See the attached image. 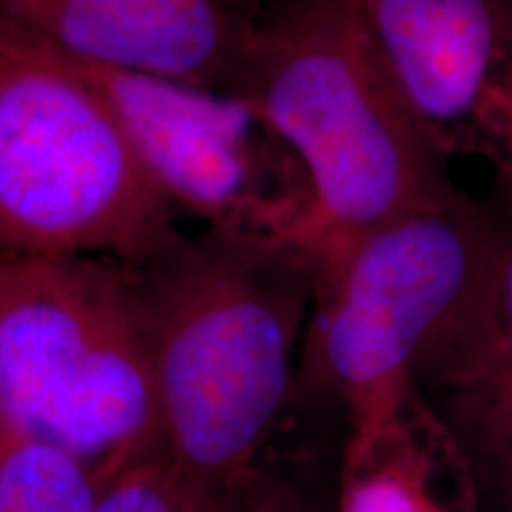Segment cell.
Returning <instances> with one entry per match:
<instances>
[{"mask_svg":"<svg viewBox=\"0 0 512 512\" xmlns=\"http://www.w3.org/2000/svg\"><path fill=\"white\" fill-rule=\"evenodd\" d=\"M124 266L150 347L159 446L221 496L264 458L299 382L311 259L280 242L178 228Z\"/></svg>","mask_w":512,"mask_h":512,"instance_id":"obj_1","label":"cell"},{"mask_svg":"<svg viewBox=\"0 0 512 512\" xmlns=\"http://www.w3.org/2000/svg\"><path fill=\"white\" fill-rule=\"evenodd\" d=\"M240 95L304 166L311 261L458 192L396 86L361 0H259Z\"/></svg>","mask_w":512,"mask_h":512,"instance_id":"obj_2","label":"cell"},{"mask_svg":"<svg viewBox=\"0 0 512 512\" xmlns=\"http://www.w3.org/2000/svg\"><path fill=\"white\" fill-rule=\"evenodd\" d=\"M508 223L463 195L358 233L313 264L299 382L344 408L349 434L399 415L494 297Z\"/></svg>","mask_w":512,"mask_h":512,"instance_id":"obj_3","label":"cell"},{"mask_svg":"<svg viewBox=\"0 0 512 512\" xmlns=\"http://www.w3.org/2000/svg\"><path fill=\"white\" fill-rule=\"evenodd\" d=\"M0 432L110 475L159 446L150 347L124 261L0 252Z\"/></svg>","mask_w":512,"mask_h":512,"instance_id":"obj_4","label":"cell"},{"mask_svg":"<svg viewBox=\"0 0 512 512\" xmlns=\"http://www.w3.org/2000/svg\"><path fill=\"white\" fill-rule=\"evenodd\" d=\"M176 221L93 83L0 19V252L131 261Z\"/></svg>","mask_w":512,"mask_h":512,"instance_id":"obj_5","label":"cell"},{"mask_svg":"<svg viewBox=\"0 0 512 512\" xmlns=\"http://www.w3.org/2000/svg\"><path fill=\"white\" fill-rule=\"evenodd\" d=\"M67 60L110 105L147 176L178 216L304 252L309 178L252 100Z\"/></svg>","mask_w":512,"mask_h":512,"instance_id":"obj_6","label":"cell"},{"mask_svg":"<svg viewBox=\"0 0 512 512\" xmlns=\"http://www.w3.org/2000/svg\"><path fill=\"white\" fill-rule=\"evenodd\" d=\"M384 62L441 159L512 200V12L505 0H361Z\"/></svg>","mask_w":512,"mask_h":512,"instance_id":"obj_7","label":"cell"},{"mask_svg":"<svg viewBox=\"0 0 512 512\" xmlns=\"http://www.w3.org/2000/svg\"><path fill=\"white\" fill-rule=\"evenodd\" d=\"M259 0H0L55 53L240 95Z\"/></svg>","mask_w":512,"mask_h":512,"instance_id":"obj_8","label":"cell"},{"mask_svg":"<svg viewBox=\"0 0 512 512\" xmlns=\"http://www.w3.org/2000/svg\"><path fill=\"white\" fill-rule=\"evenodd\" d=\"M470 458L484 508L512 512V221L496 290L482 318L422 375L418 392Z\"/></svg>","mask_w":512,"mask_h":512,"instance_id":"obj_9","label":"cell"},{"mask_svg":"<svg viewBox=\"0 0 512 512\" xmlns=\"http://www.w3.org/2000/svg\"><path fill=\"white\" fill-rule=\"evenodd\" d=\"M337 512H486L470 458L425 396L392 422L349 434Z\"/></svg>","mask_w":512,"mask_h":512,"instance_id":"obj_10","label":"cell"},{"mask_svg":"<svg viewBox=\"0 0 512 512\" xmlns=\"http://www.w3.org/2000/svg\"><path fill=\"white\" fill-rule=\"evenodd\" d=\"M112 475L62 448L0 432V512H93Z\"/></svg>","mask_w":512,"mask_h":512,"instance_id":"obj_11","label":"cell"},{"mask_svg":"<svg viewBox=\"0 0 512 512\" xmlns=\"http://www.w3.org/2000/svg\"><path fill=\"white\" fill-rule=\"evenodd\" d=\"M216 503L155 446L107 479L93 512H214Z\"/></svg>","mask_w":512,"mask_h":512,"instance_id":"obj_12","label":"cell"},{"mask_svg":"<svg viewBox=\"0 0 512 512\" xmlns=\"http://www.w3.org/2000/svg\"><path fill=\"white\" fill-rule=\"evenodd\" d=\"M214 512H320L297 477L264 458L221 491Z\"/></svg>","mask_w":512,"mask_h":512,"instance_id":"obj_13","label":"cell"},{"mask_svg":"<svg viewBox=\"0 0 512 512\" xmlns=\"http://www.w3.org/2000/svg\"><path fill=\"white\" fill-rule=\"evenodd\" d=\"M505 3H508V8H510V12H512V0H505Z\"/></svg>","mask_w":512,"mask_h":512,"instance_id":"obj_14","label":"cell"}]
</instances>
